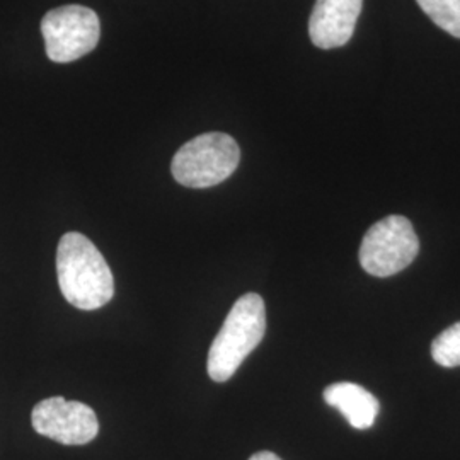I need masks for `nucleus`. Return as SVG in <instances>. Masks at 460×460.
<instances>
[{
    "instance_id": "obj_6",
    "label": "nucleus",
    "mask_w": 460,
    "mask_h": 460,
    "mask_svg": "<svg viewBox=\"0 0 460 460\" xmlns=\"http://www.w3.org/2000/svg\"><path fill=\"white\" fill-rule=\"evenodd\" d=\"M34 431L62 445H85L99 433L98 416L79 401L49 397L40 401L31 412Z\"/></svg>"
},
{
    "instance_id": "obj_1",
    "label": "nucleus",
    "mask_w": 460,
    "mask_h": 460,
    "mask_svg": "<svg viewBox=\"0 0 460 460\" xmlns=\"http://www.w3.org/2000/svg\"><path fill=\"white\" fill-rule=\"evenodd\" d=\"M57 277L66 302L83 311H96L115 296L111 268L81 232H66L60 239Z\"/></svg>"
},
{
    "instance_id": "obj_5",
    "label": "nucleus",
    "mask_w": 460,
    "mask_h": 460,
    "mask_svg": "<svg viewBox=\"0 0 460 460\" xmlns=\"http://www.w3.org/2000/svg\"><path fill=\"white\" fill-rule=\"evenodd\" d=\"M41 33L49 60L68 64L98 47L101 22L98 14L89 7L62 5L45 14Z\"/></svg>"
},
{
    "instance_id": "obj_2",
    "label": "nucleus",
    "mask_w": 460,
    "mask_h": 460,
    "mask_svg": "<svg viewBox=\"0 0 460 460\" xmlns=\"http://www.w3.org/2000/svg\"><path fill=\"white\" fill-rule=\"evenodd\" d=\"M266 307L258 294H246L235 300L229 315L208 351L207 370L215 382H227L243 362L263 341Z\"/></svg>"
},
{
    "instance_id": "obj_8",
    "label": "nucleus",
    "mask_w": 460,
    "mask_h": 460,
    "mask_svg": "<svg viewBox=\"0 0 460 460\" xmlns=\"http://www.w3.org/2000/svg\"><path fill=\"white\" fill-rule=\"evenodd\" d=\"M324 401L341 412L346 421L357 429L374 427L380 410L377 397L353 382L331 384L324 389Z\"/></svg>"
},
{
    "instance_id": "obj_11",
    "label": "nucleus",
    "mask_w": 460,
    "mask_h": 460,
    "mask_svg": "<svg viewBox=\"0 0 460 460\" xmlns=\"http://www.w3.org/2000/svg\"><path fill=\"white\" fill-rule=\"evenodd\" d=\"M249 460H281L279 459L277 454H273V452H268V450H263V452H258V454H254L252 457Z\"/></svg>"
},
{
    "instance_id": "obj_9",
    "label": "nucleus",
    "mask_w": 460,
    "mask_h": 460,
    "mask_svg": "<svg viewBox=\"0 0 460 460\" xmlns=\"http://www.w3.org/2000/svg\"><path fill=\"white\" fill-rule=\"evenodd\" d=\"M440 30L460 40V0H416Z\"/></svg>"
},
{
    "instance_id": "obj_10",
    "label": "nucleus",
    "mask_w": 460,
    "mask_h": 460,
    "mask_svg": "<svg viewBox=\"0 0 460 460\" xmlns=\"http://www.w3.org/2000/svg\"><path fill=\"white\" fill-rule=\"evenodd\" d=\"M433 360L445 368L460 365V323L445 329L431 343Z\"/></svg>"
},
{
    "instance_id": "obj_3",
    "label": "nucleus",
    "mask_w": 460,
    "mask_h": 460,
    "mask_svg": "<svg viewBox=\"0 0 460 460\" xmlns=\"http://www.w3.org/2000/svg\"><path fill=\"white\" fill-rule=\"evenodd\" d=\"M241 161V148L227 133H203L174 155L171 171L186 188H212L229 180Z\"/></svg>"
},
{
    "instance_id": "obj_7",
    "label": "nucleus",
    "mask_w": 460,
    "mask_h": 460,
    "mask_svg": "<svg viewBox=\"0 0 460 460\" xmlns=\"http://www.w3.org/2000/svg\"><path fill=\"white\" fill-rule=\"evenodd\" d=\"M363 0H317L309 19V36L317 49H340L355 33Z\"/></svg>"
},
{
    "instance_id": "obj_4",
    "label": "nucleus",
    "mask_w": 460,
    "mask_h": 460,
    "mask_svg": "<svg viewBox=\"0 0 460 460\" xmlns=\"http://www.w3.org/2000/svg\"><path fill=\"white\" fill-rule=\"evenodd\" d=\"M420 252V241L412 224L401 215H391L374 224L363 237L360 264L378 279L406 270Z\"/></svg>"
}]
</instances>
